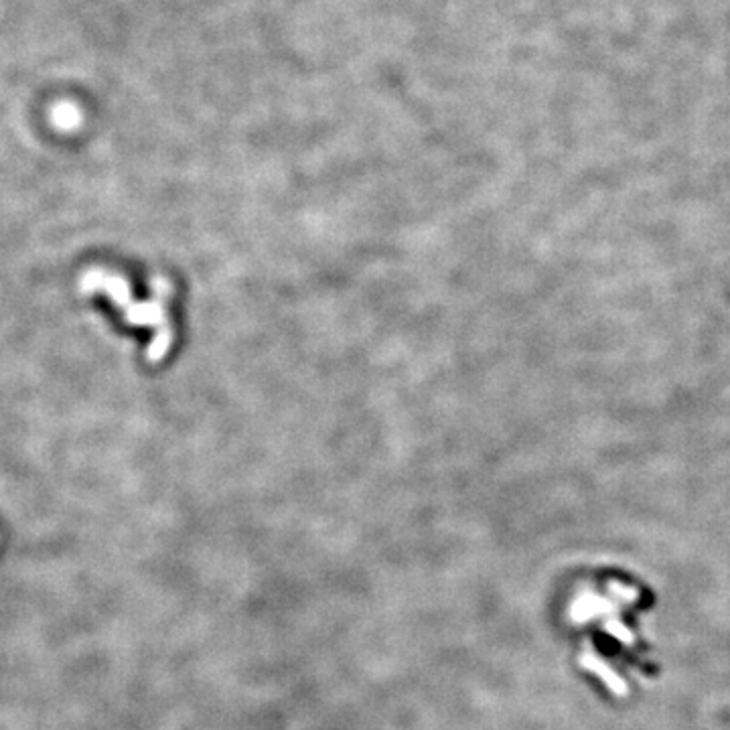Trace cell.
Segmentation results:
<instances>
[{
	"label": "cell",
	"instance_id": "1",
	"mask_svg": "<svg viewBox=\"0 0 730 730\" xmlns=\"http://www.w3.org/2000/svg\"><path fill=\"white\" fill-rule=\"evenodd\" d=\"M652 606L647 592L623 578L599 580L570 608L576 664L611 696H627L649 680L657 664L643 633V615Z\"/></svg>",
	"mask_w": 730,
	"mask_h": 730
},
{
	"label": "cell",
	"instance_id": "2",
	"mask_svg": "<svg viewBox=\"0 0 730 730\" xmlns=\"http://www.w3.org/2000/svg\"><path fill=\"white\" fill-rule=\"evenodd\" d=\"M98 288H102L118 307H122L128 323L155 329V339H153L151 347H148V359L151 361H160V359L165 358L172 341L171 323H169V317H167V307H165V300L169 296L167 284L163 280H156L155 298L148 300V302H136L132 298V295H130L128 282L122 276L108 274L104 270H92L83 278V290L86 293H93Z\"/></svg>",
	"mask_w": 730,
	"mask_h": 730
}]
</instances>
